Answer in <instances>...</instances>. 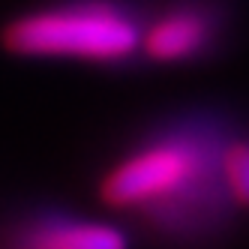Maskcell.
<instances>
[{
    "label": "cell",
    "mask_w": 249,
    "mask_h": 249,
    "mask_svg": "<svg viewBox=\"0 0 249 249\" xmlns=\"http://www.w3.org/2000/svg\"><path fill=\"white\" fill-rule=\"evenodd\" d=\"M222 135L198 129L168 132L129 150L105 171L99 198L114 210L162 213L177 201H189L219 177Z\"/></svg>",
    "instance_id": "6da1fadb"
},
{
    "label": "cell",
    "mask_w": 249,
    "mask_h": 249,
    "mask_svg": "<svg viewBox=\"0 0 249 249\" xmlns=\"http://www.w3.org/2000/svg\"><path fill=\"white\" fill-rule=\"evenodd\" d=\"M141 24L108 0H75L24 12L3 27V48L18 57L120 63L138 54Z\"/></svg>",
    "instance_id": "7a4b0ae2"
},
{
    "label": "cell",
    "mask_w": 249,
    "mask_h": 249,
    "mask_svg": "<svg viewBox=\"0 0 249 249\" xmlns=\"http://www.w3.org/2000/svg\"><path fill=\"white\" fill-rule=\"evenodd\" d=\"M219 18L204 3H177L141 27L138 51L153 63H186L216 42Z\"/></svg>",
    "instance_id": "3957f363"
},
{
    "label": "cell",
    "mask_w": 249,
    "mask_h": 249,
    "mask_svg": "<svg viewBox=\"0 0 249 249\" xmlns=\"http://www.w3.org/2000/svg\"><path fill=\"white\" fill-rule=\"evenodd\" d=\"M9 249H129V237L102 219L39 216L15 231Z\"/></svg>",
    "instance_id": "277c9868"
},
{
    "label": "cell",
    "mask_w": 249,
    "mask_h": 249,
    "mask_svg": "<svg viewBox=\"0 0 249 249\" xmlns=\"http://www.w3.org/2000/svg\"><path fill=\"white\" fill-rule=\"evenodd\" d=\"M219 186L228 204L249 210V135H231L219 144Z\"/></svg>",
    "instance_id": "5b68a950"
}]
</instances>
